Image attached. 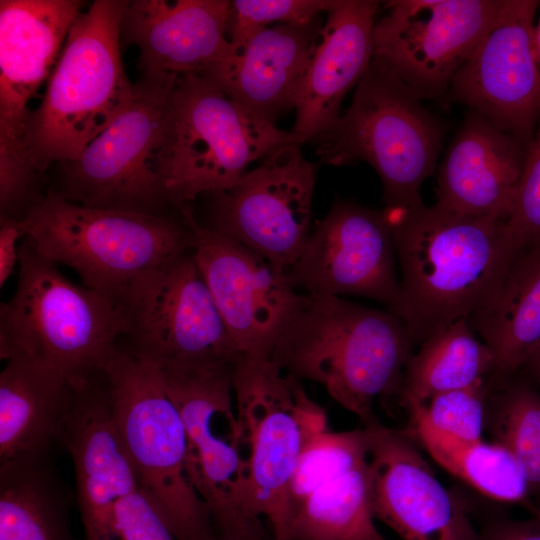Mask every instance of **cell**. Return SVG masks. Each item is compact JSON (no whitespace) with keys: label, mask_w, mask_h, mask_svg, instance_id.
<instances>
[{"label":"cell","mask_w":540,"mask_h":540,"mask_svg":"<svg viewBox=\"0 0 540 540\" xmlns=\"http://www.w3.org/2000/svg\"><path fill=\"white\" fill-rule=\"evenodd\" d=\"M74 390L34 361L6 360L0 373V462L52 453Z\"/></svg>","instance_id":"25"},{"label":"cell","mask_w":540,"mask_h":540,"mask_svg":"<svg viewBox=\"0 0 540 540\" xmlns=\"http://www.w3.org/2000/svg\"><path fill=\"white\" fill-rule=\"evenodd\" d=\"M85 2L0 1V204L25 206L42 176L28 144L27 106L49 78Z\"/></svg>","instance_id":"12"},{"label":"cell","mask_w":540,"mask_h":540,"mask_svg":"<svg viewBox=\"0 0 540 540\" xmlns=\"http://www.w3.org/2000/svg\"><path fill=\"white\" fill-rule=\"evenodd\" d=\"M396 250L383 210L336 200L286 274L310 295H357L390 309L399 293Z\"/></svg>","instance_id":"18"},{"label":"cell","mask_w":540,"mask_h":540,"mask_svg":"<svg viewBox=\"0 0 540 540\" xmlns=\"http://www.w3.org/2000/svg\"><path fill=\"white\" fill-rule=\"evenodd\" d=\"M539 12H540V1H539ZM533 44H534L535 56H536V60H537V64H538V68L540 72V15L533 30Z\"/></svg>","instance_id":"39"},{"label":"cell","mask_w":540,"mask_h":540,"mask_svg":"<svg viewBox=\"0 0 540 540\" xmlns=\"http://www.w3.org/2000/svg\"><path fill=\"white\" fill-rule=\"evenodd\" d=\"M522 369L540 385V346L529 357Z\"/></svg>","instance_id":"38"},{"label":"cell","mask_w":540,"mask_h":540,"mask_svg":"<svg viewBox=\"0 0 540 540\" xmlns=\"http://www.w3.org/2000/svg\"><path fill=\"white\" fill-rule=\"evenodd\" d=\"M491 349V377L515 375L540 346V242L524 248L491 301L469 318Z\"/></svg>","instance_id":"26"},{"label":"cell","mask_w":540,"mask_h":540,"mask_svg":"<svg viewBox=\"0 0 540 540\" xmlns=\"http://www.w3.org/2000/svg\"><path fill=\"white\" fill-rule=\"evenodd\" d=\"M494 355L469 318L459 319L419 345L409 358L397 398L402 407L423 405L436 394L467 387L493 375Z\"/></svg>","instance_id":"29"},{"label":"cell","mask_w":540,"mask_h":540,"mask_svg":"<svg viewBox=\"0 0 540 540\" xmlns=\"http://www.w3.org/2000/svg\"><path fill=\"white\" fill-rule=\"evenodd\" d=\"M414 347L405 325L390 310L304 294L270 360L300 381L322 385L369 426L379 421L375 400L397 397Z\"/></svg>","instance_id":"2"},{"label":"cell","mask_w":540,"mask_h":540,"mask_svg":"<svg viewBox=\"0 0 540 540\" xmlns=\"http://www.w3.org/2000/svg\"><path fill=\"white\" fill-rule=\"evenodd\" d=\"M128 347L159 366L243 357L218 312L192 248L136 278L117 298Z\"/></svg>","instance_id":"13"},{"label":"cell","mask_w":540,"mask_h":540,"mask_svg":"<svg viewBox=\"0 0 540 540\" xmlns=\"http://www.w3.org/2000/svg\"><path fill=\"white\" fill-rule=\"evenodd\" d=\"M478 540H540V518L493 517L478 530Z\"/></svg>","instance_id":"36"},{"label":"cell","mask_w":540,"mask_h":540,"mask_svg":"<svg viewBox=\"0 0 540 540\" xmlns=\"http://www.w3.org/2000/svg\"><path fill=\"white\" fill-rule=\"evenodd\" d=\"M364 427L375 519L402 540H478L469 505L441 484L406 430Z\"/></svg>","instance_id":"19"},{"label":"cell","mask_w":540,"mask_h":540,"mask_svg":"<svg viewBox=\"0 0 540 540\" xmlns=\"http://www.w3.org/2000/svg\"><path fill=\"white\" fill-rule=\"evenodd\" d=\"M24 236L22 220L0 216V286L2 287L18 262V240Z\"/></svg>","instance_id":"37"},{"label":"cell","mask_w":540,"mask_h":540,"mask_svg":"<svg viewBox=\"0 0 540 540\" xmlns=\"http://www.w3.org/2000/svg\"><path fill=\"white\" fill-rule=\"evenodd\" d=\"M443 137V124L422 100L371 60L348 109L314 140L323 163L370 164L385 207H395L423 203L420 189L436 169Z\"/></svg>","instance_id":"7"},{"label":"cell","mask_w":540,"mask_h":540,"mask_svg":"<svg viewBox=\"0 0 540 540\" xmlns=\"http://www.w3.org/2000/svg\"><path fill=\"white\" fill-rule=\"evenodd\" d=\"M233 391L247 454L249 512L266 521L273 540H290L291 480L301 454L329 429L326 412L270 359L242 358Z\"/></svg>","instance_id":"9"},{"label":"cell","mask_w":540,"mask_h":540,"mask_svg":"<svg viewBox=\"0 0 540 540\" xmlns=\"http://www.w3.org/2000/svg\"><path fill=\"white\" fill-rule=\"evenodd\" d=\"M285 131L232 99L200 74L178 75L171 98L162 181L168 206L229 189L248 166L284 144Z\"/></svg>","instance_id":"8"},{"label":"cell","mask_w":540,"mask_h":540,"mask_svg":"<svg viewBox=\"0 0 540 540\" xmlns=\"http://www.w3.org/2000/svg\"><path fill=\"white\" fill-rule=\"evenodd\" d=\"M193 218L191 205L146 214L84 206L50 189L22 224L40 256L116 301L144 272L192 248Z\"/></svg>","instance_id":"5"},{"label":"cell","mask_w":540,"mask_h":540,"mask_svg":"<svg viewBox=\"0 0 540 540\" xmlns=\"http://www.w3.org/2000/svg\"><path fill=\"white\" fill-rule=\"evenodd\" d=\"M15 292L0 309V356L24 358L73 387L103 372L123 337L118 303L78 286L25 239L19 249Z\"/></svg>","instance_id":"3"},{"label":"cell","mask_w":540,"mask_h":540,"mask_svg":"<svg viewBox=\"0 0 540 540\" xmlns=\"http://www.w3.org/2000/svg\"><path fill=\"white\" fill-rule=\"evenodd\" d=\"M380 2L336 0L326 12L299 85L291 132L300 144L328 131L340 106L373 56V29Z\"/></svg>","instance_id":"21"},{"label":"cell","mask_w":540,"mask_h":540,"mask_svg":"<svg viewBox=\"0 0 540 540\" xmlns=\"http://www.w3.org/2000/svg\"><path fill=\"white\" fill-rule=\"evenodd\" d=\"M383 213L401 274L389 310L415 346L485 307L524 249L506 220L462 215L436 203L384 207Z\"/></svg>","instance_id":"1"},{"label":"cell","mask_w":540,"mask_h":540,"mask_svg":"<svg viewBox=\"0 0 540 540\" xmlns=\"http://www.w3.org/2000/svg\"><path fill=\"white\" fill-rule=\"evenodd\" d=\"M227 0H133L121 44L140 52L143 73L206 74L230 52Z\"/></svg>","instance_id":"22"},{"label":"cell","mask_w":540,"mask_h":540,"mask_svg":"<svg viewBox=\"0 0 540 540\" xmlns=\"http://www.w3.org/2000/svg\"><path fill=\"white\" fill-rule=\"evenodd\" d=\"M489 380L434 395L423 405H412L434 429L451 436L483 440Z\"/></svg>","instance_id":"33"},{"label":"cell","mask_w":540,"mask_h":540,"mask_svg":"<svg viewBox=\"0 0 540 540\" xmlns=\"http://www.w3.org/2000/svg\"><path fill=\"white\" fill-rule=\"evenodd\" d=\"M52 453L0 462V540H75Z\"/></svg>","instance_id":"27"},{"label":"cell","mask_w":540,"mask_h":540,"mask_svg":"<svg viewBox=\"0 0 540 540\" xmlns=\"http://www.w3.org/2000/svg\"><path fill=\"white\" fill-rule=\"evenodd\" d=\"M505 0H392L373 29L372 62L420 100L447 94L452 79Z\"/></svg>","instance_id":"14"},{"label":"cell","mask_w":540,"mask_h":540,"mask_svg":"<svg viewBox=\"0 0 540 540\" xmlns=\"http://www.w3.org/2000/svg\"><path fill=\"white\" fill-rule=\"evenodd\" d=\"M368 449L364 426L342 432L328 429L318 435L301 454L294 470L289 491L291 519L313 492L367 461Z\"/></svg>","instance_id":"32"},{"label":"cell","mask_w":540,"mask_h":540,"mask_svg":"<svg viewBox=\"0 0 540 540\" xmlns=\"http://www.w3.org/2000/svg\"><path fill=\"white\" fill-rule=\"evenodd\" d=\"M177 77L143 73L111 124L76 159L60 163L53 190L84 206L167 214L162 171Z\"/></svg>","instance_id":"10"},{"label":"cell","mask_w":540,"mask_h":540,"mask_svg":"<svg viewBox=\"0 0 540 540\" xmlns=\"http://www.w3.org/2000/svg\"><path fill=\"white\" fill-rule=\"evenodd\" d=\"M336 0H234L230 1L227 38L231 48L252 33L277 24H309L327 12Z\"/></svg>","instance_id":"34"},{"label":"cell","mask_w":540,"mask_h":540,"mask_svg":"<svg viewBox=\"0 0 540 540\" xmlns=\"http://www.w3.org/2000/svg\"><path fill=\"white\" fill-rule=\"evenodd\" d=\"M112 540H114V539H112Z\"/></svg>","instance_id":"40"},{"label":"cell","mask_w":540,"mask_h":540,"mask_svg":"<svg viewBox=\"0 0 540 540\" xmlns=\"http://www.w3.org/2000/svg\"><path fill=\"white\" fill-rule=\"evenodd\" d=\"M320 27L316 19L309 24H277L257 30L204 76L232 99L276 124L295 107Z\"/></svg>","instance_id":"24"},{"label":"cell","mask_w":540,"mask_h":540,"mask_svg":"<svg viewBox=\"0 0 540 540\" xmlns=\"http://www.w3.org/2000/svg\"><path fill=\"white\" fill-rule=\"evenodd\" d=\"M192 233L194 258L236 348L246 359H270L304 294L286 271L195 217Z\"/></svg>","instance_id":"17"},{"label":"cell","mask_w":540,"mask_h":540,"mask_svg":"<svg viewBox=\"0 0 540 540\" xmlns=\"http://www.w3.org/2000/svg\"><path fill=\"white\" fill-rule=\"evenodd\" d=\"M406 411L410 420L405 430L448 473L489 500L540 518V507L532 498L525 474L506 447L451 436L430 426L417 409Z\"/></svg>","instance_id":"28"},{"label":"cell","mask_w":540,"mask_h":540,"mask_svg":"<svg viewBox=\"0 0 540 540\" xmlns=\"http://www.w3.org/2000/svg\"><path fill=\"white\" fill-rule=\"evenodd\" d=\"M301 145L274 148L232 187L210 195L206 227L284 271L311 232L316 166L304 158Z\"/></svg>","instance_id":"15"},{"label":"cell","mask_w":540,"mask_h":540,"mask_svg":"<svg viewBox=\"0 0 540 540\" xmlns=\"http://www.w3.org/2000/svg\"><path fill=\"white\" fill-rule=\"evenodd\" d=\"M103 371L139 488L177 540H217L210 510L191 480L186 429L160 366L119 344Z\"/></svg>","instance_id":"6"},{"label":"cell","mask_w":540,"mask_h":540,"mask_svg":"<svg viewBox=\"0 0 540 540\" xmlns=\"http://www.w3.org/2000/svg\"><path fill=\"white\" fill-rule=\"evenodd\" d=\"M58 442L73 461L86 540L114 539V504L139 484L115 422L104 371L75 388Z\"/></svg>","instance_id":"20"},{"label":"cell","mask_w":540,"mask_h":540,"mask_svg":"<svg viewBox=\"0 0 540 540\" xmlns=\"http://www.w3.org/2000/svg\"><path fill=\"white\" fill-rule=\"evenodd\" d=\"M127 4L94 0L71 26L44 97L29 115L28 144L39 174L76 159L130 101L134 83L120 53Z\"/></svg>","instance_id":"4"},{"label":"cell","mask_w":540,"mask_h":540,"mask_svg":"<svg viewBox=\"0 0 540 540\" xmlns=\"http://www.w3.org/2000/svg\"><path fill=\"white\" fill-rule=\"evenodd\" d=\"M539 1L505 0L458 70L449 98L529 145L540 118V72L533 44Z\"/></svg>","instance_id":"16"},{"label":"cell","mask_w":540,"mask_h":540,"mask_svg":"<svg viewBox=\"0 0 540 540\" xmlns=\"http://www.w3.org/2000/svg\"><path fill=\"white\" fill-rule=\"evenodd\" d=\"M371 505L368 459L326 483L295 510L290 540H387Z\"/></svg>","instance_id":"30"},{"label":"cell","mask_w":540,"mask_h":540,"mask_svg":"<svg viewBox=\"0 0 540 540\" xmlns=\"http://www.w3.org/2000/svg\"><path fill=\"white\" fill-rule=\"evenodd\" d=\"M506 225L513 239L522 248L540 242V118L534 137L527 148Z\"/></svg>","instance_id":"35"},{"label":"cell","mask_w":540,"mask_h":540,"mask_svg":"<svg viewBox=\"0 0 540 540\" xmlns=\"http://www.w3.org/2000/svg\"><path fill=\"white\" fill-rule=\"evenodd\" d=\"M527 148L469 112L438 167L436 204L462 215L507 220Z\"/></svg>","instance_id":"23"},{"label":"cell","mask_w":540,"mask_h":540,"mask_svg":"<svg viewBox=\"0 0 540 540\" xmlns=\"http://www.w3.org/2000/svg\"><path fill=\"white\" fill-rule=\"evenodd\" d=\"M236 364L203 361L160 366L189 442V471L210 510L217 540H273L247 503V454L235 408Z\"/></svg>","instance_id":"11"},{"label":"cell","mask_w":540,"mask_h":540,"mask_svg":"<svg viewBox=\"0 0 540 540\" xmlns=\"http://www.w3.org/2000/svg\"><path fill=\"white\" fill-rule=\"evenodd\" d=\"M512 376L489 382L485 429L517 459L540 507V392Z\"/></svg>","instance_id":"31"}]
</instances>
